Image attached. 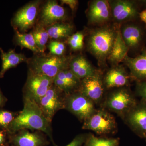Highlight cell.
<instances>
[{"label": "cell", "mask_w": 146, "mask_h": 146, "mask_svg": "<svg viewBox=\"0 0 146 146\" xmlns=\"http://www.w3.org/2000/svg\"><path fill=\"white\" fill-rule=\"evenodd\" d=\"M123 119L134 133L144 138L146 133V102L141 100L137 103Z\"/></svg>", "instance_id": "9a60e30c"}, {"label": "cell", "mask_w": 146, "mask_h": 146, "mask_svg": "<svg viewBox=\"0 0 146 146\" xmlns=\"http://www.w3.org/2000/svg\"><path fill=\"white\" fill-rule=\"evenodd\" d=\"M144 138H145L146 141V133H145V136H144Z\"/></svg>", "instance_id": "8d00e7d4"}, {"label": "cell", "mask_w": 146, "mask_h": 146, "mask_svg": "<svg viewBox=\"0 0 146 146\" xmlns=\"http://www.w3.org/2000/svg\"><path fill=\"white\" fill-rule=\"evenodd\" d=\"M117 126L115 117L104 108L96 109L93 115L84 122L82 128L103 135L114 133L117 130Z\"/></svg>", "instance_id": "8992f818"}, {"label": "cell", "mask_w": 146, "mask_h": 146, "mask_svg": "<svg viewBox=\"0 0 146 146\" xmlns=\"http://www.w3.org/2000/svg\"><path fill=\"white\" fill-rule=\"evenodd\" d=\"M84 34L82 32L78 31L73 33L67 39L68 44L71 49L75 51L80 50L83 48Z\"/></svg>", "instance_id": "4316f807"}, {"label": "cell", "mask_w": 146, "mask_h": 146, "mask_svg": "<svg viewBox=\"0 0 146 146\" xmlns=\"http://www.w3.org/2000/svg\"><path fill=\"white\" fill-rule=\"evenodd\" d=\"M65 94L54 84L40 100L38 104L46 118L52 123L56 113L65 109Z\"/></svg>", "instance_id": "30bf717a"}, {"label": "cell", "mask_w": 146, "mask_h": 146, "mask_svg": "<svg viewBox=\"0 0 146 146\" xmlns=\"http://www.w3.org/2000/svg\"><path fill=\"white\" fill-rule=\"evenodd\" d=\"M65 9L55 1H48L42 7L39 24L47 27L56 23L64 22L67 19Z\"/></svg>", "instance_id": "2e32d148"}, {"label": "cell", "mask_w": 146, "mask_h": 146, "mask_svg": "<svg viewBox=\"0 0 146 146\" xmlns=\"http://www.w3.org/2000/svg\"><path fill=\"white\" fill-rule=\"evenodd\" d=\"M55 78L64 80L71 84L76 91H78L81 80L78 78L69 68L60 71Z\"/></svg>", "instance_id": "484cf974"}, {"label": "cell", "mask_w": 146, "mask_h": 146, "mask_svg": "<svg viewBox=\"0 0 146 146\" xmlns=\"http://www.w3.org/2000/svg\"><path fill=\"white\" fill-rule=\"evenodd\" d=\"M2 60V68L0 72V78H3L6 72L11 68H15L23 62H27L28 59L25 55L15 52V50L10 49L5 52L0 48Z\"/></svg>", "instance_id": "ffe728a7"}, {"label": "cell", "mask_w": 146, "mask_h": 146, "mask_svg": "<svg viewBox=\"0 0 146 146\" xmlns=\"http://www.w3.org/2000/svg\"><path fill=\"white\" fill-rule=\"evenodd\" d=\"M119 138L98 137L90 133L87 134L82 146H119Z\"/></svg>", "instance_id": "cb8c5ba5"}, {"label": "cell", "mask_w": 146, "mask_h": 146, "mask_svg": "<svg viewBox=\"0 0 146 146\" xmlns=\"http://www.w3.org/2000/svg\"><path fill=\"white\" fill-rule=\"evenodd\" d=\"M65 109L84 122L96 110L95 104L78 91L65 94Z\"/></svg>", "instance_id": "5b68a950"}, {"label": "cell", "mask_w": 146, "mask_h": 146, "mask_svg": "<svg viewBox=\"0 0 146 146\" xmlns=\"http://www.w3.org/2000/svg\"><path fill=\"white\" fill-rule=\"evenodd\" d=\"M100 71L96 70L89 76L81 80L78 91L94 102L95 104L102 101L105 89Z\"/></svg>", "instance_id": "8fae6325"}, {"label": "cell", "mask_w": 146, "mask_h": 146, "mask_svg": "<svg viewBox=\"0 0 146 146\" xmlns=\"http://www.w3.org/2000/svg\"><path fill=\"white\" fill-rule=\"evenodd\" d=\"M48 47L51 54L57 56L64 55L66 47L63 42L58 41H51Z\"/></svg>", "instance_id": "f1b7e54d"}, {"label": "cell", "mask_w": 146, "mask_h": 146, "mask_svg": "<svg viewBox=\"0 0 146 146\" xmlns=\"http://www.w3.org/2000/svg\"><path fill=\"white\" fill-rule=\"evenodd\" d=\"M8 136L12 146H47L50 144L46 135L38 131L30 132L28 129H22Z\"/></svg>", "instance_id": "5bb4252c"}, {"label": "cell", "mask_w": 146, "mask_h": 146, "mask_svg": "<svg viewBox=\"0 0 146 146\" xmlns=\"http://www.w3.org/2000/svg\"><path fill=\"white\" fill-rule=\"evenodd\" d=\"M136 21L125 24L120 27V30L123 40L129 51L138 54L145 47L146 32L141 24Z\"/></svg>", "instance_id": "9c48e42d"}, {"label": "cell", "mask_w": 146, "mask_h": 146, "mask_svg": "<svg viewBox=\"0 0 146 146\" xmlns=\"http://www.w3.org/2000/svg\"><path fill=\"white\" fill-rule=\"evenodd\" d=\"M53 80L47 76L29 70L23 89V97L28 98L38 104L52 86Z\"/></svg>", "instance_id": "52a82bcc"}, {"label": "cell", "mask_w": 146, "mask_h": 146, "mask_svg": "<svg viewBox=\"0 0 146 146\" xmlns=\"http://www.w3.org/2000/svg\"><path fill=\"white\" fill-rule=\"evenodd\" d=\"M120 27H119L118 29L115 43L107 59L109 63L113 66L118 65L119 63L123 61L129 51L128 48L123 40Z\"/></svg>", "instance_id": "44dd1931"}, {"label": "cell", "mask_w": 146, "mask_h": 146, "mask_svg": "<svg viewBox=\"0 0 146 146\" xmlns=\"http://www.w3.org/2000/svg\"><path fill=\"white\" fill-rule=\"evenodd\" d=\"M69 68L80 80L93 74L96 70L86 58L82 55L71 56Z\"/></svg>", "instance_id": "d6986e66"}, {"label": "cell", "mask_w": 146, "mask_h": 146, "mask_svg": "<svg viewBox=\"0 0 146 146\" xmlns=\"http://www.w3.org/2000/svg\"><path fill=\"white\" fill-rule=\"evenodd\" d=\"M40 3L39 1L31 2L16 12L11 21L15 29L22 33H25L34 25Z\"/></svg>", "instance_id": "7c38bea8"}, {"label": "cell", "mask_w": 146, "mask_h": 146, "mask_svg": "<svg viewBox=\"0 0 146 146\" xmlns=\"http://www.w3.org/2000/svg\"><path fill=\"white\" fill-rule=\"evenodd\" d=\"M23 108L18 112L8 128V135L22 129L42 131L48 136L53 144L52 123L45 117L39 105L33 100L23 97Z\"/></svg>", "instance_id": "6da1fadb"}, {"label": "cell", "mask_w": 146, "mask_h": 146, "mask_svg": "<svg viewBox=\"0 0 146 146\" xmlns=\"http://www.w3.org/2000/svg\"><path fill=\"white\" fill-rule=\"evenodd\" d=\"M139 19L146 26V9L141 11L139 13Z\"/></svg>", "instance_id": "836d02e7"}, {"label": "cell", "mask_w": 146, "mask_h": 146, "mask_svg": "<svg viewBox=\"0 0 146 146\" xmlns=\"http://www.w3.org/2000/svg\"><path fill=\"white\" fill-rule=\"evenodd\" d=\"M89 24L102 26L108 24L112 19L109 1L95 0L89 3L86 12Z\"/></svg>", "instance_id": "4fadbf2b"}, {"label": "cell", "mask_w": 146, "mask_h": 146, "mask_svg": "<svg viewBox=\"0 0 146 146\" xmlns=\"http://www.w3.org/2000/svg\"><path fill=\"white\" fill-rule=\"evenodd\" d=\"M60 2L63 5L69 6L73 11L75 10L78 3V1L77 0H62Z\"/></svg>", "instance_id": "d6a6232c"}, {"label": "cell", "mask_w": 146, "mask_h": 146, "mask_svg": "<svg viewBox=\"0 0 146 146\" xmlns=\"http://www.w3.org/2000/svg\"><path fill=\"white\" fill-rule=\"evenodd\" d=\"M137 1L141 9L142 8H144V9H146V0H141V1Z\"/></svg>", "instance_id": "d590c367"}, {"label": "cell", "mask_w": 146, "mask_h": 146, "mask_svg": "<svg viewBox=\"0 0 146 146\" xmlns=\"http://www.w3.org/2000/svg\"><path fill=\"white\" fill-rule=\"evenodd\" d=\"M18 113L11 112L4 110H0V129L8 133V128Z\"/></svg>", "instance_id": "83f0119b"}, {"label": "cell", "mask_w": 146, "mask_h": 146, "mask_svg": "<svg viewBox=\"0 0 146 146\" xmlns=\"http://www.w3.org/2000/svg\"><path fill=\"white\" fill-rule=\"evenodd\" d=\"M7 101V98L3 95L0 89V110L2 109V108L4 106Z\"/></svg>", "instance_id": "e575fe53"}, {"label": "cell", "mask_w": 146, "mask_h": 146, "mask_svg": "<svg viewBox=\"0 0 146 146\" xmlns=\"http://www.w3.org/2000/svg\"><path fill=\"white\" fill-rule=\"evenodd\" d=\"M130 71V78L136 82L146 83V47L134 57L127 55L123 60Z\"/></svg>", "instance_id": "e0dca14e"}, {"label": "cell", "mask_w": 146, "mask_h": 146, "mask_svg": "<svg viewBox=\"0 0 146 146\" xmlns=\"http://www.w3.org/2000/svg\"><path fill=\"white\" fill-rule=\"evenodd\" d=\"M112 19L117 24L138 21L141 8L137 1H109Z\"/></svg>", "instance_id": "ba28073f"}, {"label": "cell", "mask_w": 146, "mask_h": 146, "mask_svg": "<svg viewBox=\"0 0 146 146\" xmlns=\"http://www.w3.org/2000/svg\"><path fill=\"white\" fill-rule=\"evenodd\" d=\"M9 144L8 133L0 129V146H9Z\"/></svg>", "instance_id": "1f68e13d"}, {"label": "cell", "mask_w": 146, "mask_h": 146, "mask_svg": "<svg viewBox=\"0 0 146 146\" xmlns=\"http://www.w3.org/2000/svg\"><path fill=\"white\" fill-rule=\"evenodd\" d=\"M31 33L40 52L44 53L46 48V44L50 38L46 28L38 24Z\"/></svg>", "instance_id": "d4e9b609"}, {"label": "cell", "mask_w": 146, "mask_h": 146, "mask_svg": "<svg viewBox=\"0 0 146 146\" xmlns=\"http://www.w3.org/2000/svg\"><path fill=\"white\" fill-rule=\"evenodd\" d=\"M14 40L16 44L21 48H26L31 50L35 53H41L39 48L36 46L33 35L30 33H22L15 29Z\"/></svg>", "instance_id": "603a6c76"}, {"label": "cell", "mask_w": 146, "mask_h": 146, "mask_svg": "<svg viewBox=\"0 0 146 146\" xmlns=\"http://www.w3.org/2000/svg\"><path fill=\"white\" fill-rule=\"evenodd\" d=\"M46 28L50 38L55 40L68 39L73 34L74 30L72 25L65 22L56 23Z\"/></svg>", "instance_id": "7402d4cb"}, {"label": "cell", "mask_w": 146, "mask_h": 146, "mask_svg": "<svg viewBox=\"0 0 146 146\" xmlns=\"http://www.w3.org/2000/svg\"><path fill=\"white\" fill-rule=\"evenodd\" d=\"M71 57L53 55H36L28 59L29 70L54 79L60 71L69 68Z\"/></svg>", "instance_id": "3957f363"}, {"label": "cell", "mask_w": 146, "mask_h": 146, "mask_svg": "<svg viewBox=\"0 0 146 146\" xmlns=\"http://www.w3.org/2000/svg\"><path fill=\"white\" fill-rule=\"evenodd\" d=\"M136 94L141 97L142 100L146 102V82H136Z\"/></svg>", "instance_id": "4dcf8cb0"}, {"label": "cell", "mask_w": 146, "mask_h": 146, "mask_svg": "<svg viewBox=\"0 0 146 146\" xmlns=\"http://www.w3.org/2000/svg\"><path fill=\"white\" fill-rule=\"evenodd\" d=\"M117 27L108 24L91 31L87 41V50L96 58L100 65H104L109 56L117 37Z\"/></svg>", "instance_id": "7a4b0ae2"}, {"label": "cell", "mask_w": 146, "mask_h": 146, "mask_svg": "<svg viewBox=\"0 0 146 146\" xmlns=\"http://www.w3.org/2000/svg\"><path fill=\"white\" fill-rule=\"evenodd\" d=\"M137 103L127 87H122L116 89L108 94L105 99L104 108L115 112L123 119Z\"/></svg>", "instance_id": "277c9868"}, {"label": "cell", "mask_w": 146, "mask_h": 146, "mask_svg": "<svg viewBox=\"0 0 146 146\" xmlns=\"http://www.w3.org/2000/svg\"><path fill=\"white\" fill-rule=\"evenodd\" d=\"M87 134H80L77 135L67 145L65 146H82L86 140ZM54 146H58L53 144Z\"/></svg>", "instance_id": "f546056e"}, {"label": "cell", "mask_w": 146, "mask_h": 146, "mask_svg": "<svg viewBox=\"0 0 146 146\" xmlns=\"http://www.w3.org/2000/svg\"><path fill=\"white\" fill-rule=\"evenodd\" d=\"M130 79L125 68L119 65L112 66L103 76L105 88L108 89L128 87Z\"/></svg>", "instance_id": "ac0fdd59"}]
</instances>
